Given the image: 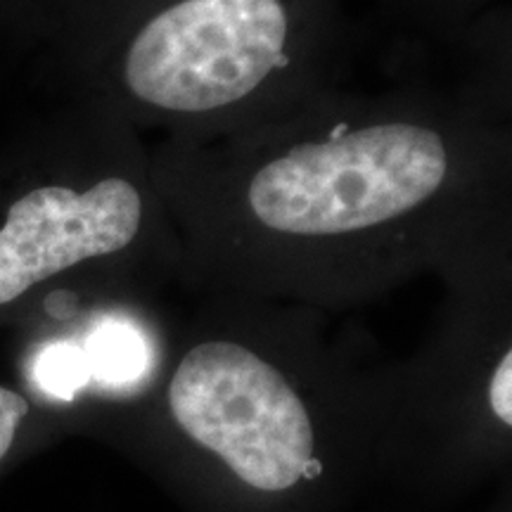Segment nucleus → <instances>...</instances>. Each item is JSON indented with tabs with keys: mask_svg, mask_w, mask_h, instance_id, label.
Returning <instances> with one entry per match:
<instances>
[{
	"mask_svg": "<svg viewBox=\"0 0 512 512\" xmlns=\"http://www.w3.org/2000/svg\"><path fill=\"white\" fill-rule=\"evenodd\" d=\"M446 140L430 126L382 121L294 145L254 171L247 211L268 233L342 238L411 214L444 188Z\"/></svg>",
	"mask_w": 512,
	"mask_h": 512,
	"instance_id": "f257e3e1",
	"label": "nucleus"
},
{
	"mask_svg": "<svg viewBox=\"0 0 512 512\" xmlns=\"http://www.w3.org/2000/svg\"><path fill=\"white\" fill-rule=\"evenodd\" d=\"M287 38L280 0H181L133 36L121 74L128 93L155 110L216 112L287 67Z\"/></svg>",
	"mask_w": 512,
	"mask_h": 512,
	"instance_id": "f03ea898",
	"label": "nucleus"
},
{
	"mask_svg": "<svg viewBox=\"0 0 512 512\" xmlns=\"http://www.w3.org/2000/svg\"><path fill=\"white\" fill-rule=\"evenodd\" d=\"M169 406L185 434L254 489L285 491L318 475L309 411L285 375L242 344L214 339L190 349Z\"/></svg>",
	"mask_w": 512,
	"mask_h": 512,
	"instance_id": "7ed1b4c3",
	"label": "nucleus"
},
{
	"mask_svg": "<svg viewBox=\"0 0 512 512\" xmlns=\"http://www.w3.org/2000/svg\"><path fill=\"white\" fill-rule=\"evenodd\" d=\"M143 219V195L124 176L86 188L53 183L27 190L0 223V306L69 268L124 252Z\"/></svg>",
	"mask_w": 512,
	"mask_h": 512,
	"instance_id": "20e7f679",
	"label": "nucleus"
},
{
	"mask_svg": "<svg viewBox=\"0 0 512 512\" xmlns=\"http://www.w3.org/2000/svg\"><path fill=\"white\" fill-rule=\"evenodd\" d=\"M88 375L107 384H126L143 375L147 351L143 337L121 323L102 325L83 349Z\"/></svg>",
	"mask_w": 512,
	"mask_h": 512,
	"instance_id": "39448f33",
	"label": "nucleus"
},
{
	"mask_svg": "<svg viewBox=\"0 0 512 512\" xmlns=\"http://www.w3.org/2000/svg\"><path fill=\"white\" fill-rule=\"evenodd\" d=\"M88 380L91 375H88L86 356L74 344H55L36 361V382L41 384L43 392L57 399H72Z\"/></svg>",
	"mask_w": 512,
	"mask_h": 512,
	"instance_id": "423d86ee",
	"label": "nucleus"
},
{
	"mask_svg": "<svg viewBox=\"0 0 512 512\" xmlns=\"http://www.w3.org/2000/svg\"><path fill=\"white\" fill-rule=\"evenodd\" d=\"M29 415V401L15 389L0 384V463L10 456L19 427Z\"/></svg>",
	"mask_w": 512,
	"mask_h": 512,
	"instance_id": "0eeeda50",
	"label": "nucleus"
},
{
	"mask_svg": "<svg viewBox=\"0 0 512 512\" xmlns=\"http://www.w3.org/2000/svg\"><path fill=\"white\" fill-rule=\"evenodd\" d=\"M489 403L491 411L503 425H512V354L505 351V356L494 370V377L489 382Z\"/></svg>",
	"mask_w": 512,
	"mask_h": 512,
	"instance_id": "6e6552de",
	"label": "nucleus"
}]
</instances>
